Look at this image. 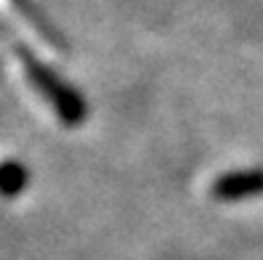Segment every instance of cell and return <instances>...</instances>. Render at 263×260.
I'll return each instance as SVG.
<instances>
[{
  "mask_svg": "<svg viewBox=\"0 0 263 260\" xmlns=\"http://www.w3.org/2000/svg\"><path fill=\"white\" fill-rule=\"evenodd\" d=\"M16 58H19V67H22V74H24L27 85L51 106L61 125H67V128L83 125L85 112H88L83 96L77 93L72 85H67L64 80H61L48 64H43L35 53L19 48L16 51Z\"/></svg>",
  "mask_w": 263,
  "mask_h": 260,
  "instance_id": "obj_1",
  "label": "cell"
},
{
  "mask_svg": "<svg viewBox=\"0 0 263 260\" xmlns=\"http://www.w3.org/2000/svg\"><path fill=\"white\" fill-rule=\"evenodd\" d=\"M210 194L221 202H237L263 194V170H234L218 175L210 186Z\"/></svg>",
  "mask_w": 263,
  "mask_h": 260,
  "instance_id": "obj_2",
  "label": "cell"
},
{
  "mask_svg": "<svg viewBox=\"0 0 263 260\" xmlns=\"http://www.w3.org/2000/svg\"><path fill=\"white\" fill-rule=\"evenodd\" d=\"M29 186V170L16 157H0V199H16Z\"/></svg>",
  "mask_w": 263,
  "mask_h": 260,
  "instance_id": "obj_3",
  "label": "cell"
}]
</instances>
